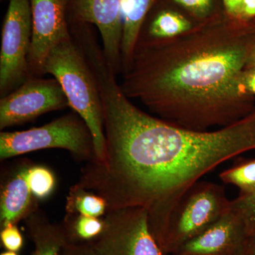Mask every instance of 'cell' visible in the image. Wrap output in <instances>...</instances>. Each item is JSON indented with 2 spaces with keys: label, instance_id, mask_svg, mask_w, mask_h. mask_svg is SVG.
<instances>
[{
  "label": "cell",
  "instance_id": "1",
  "mask_svg": "<svg viewBox=\"0 0 255 255\" xmlns=\"http://www.w3.org/2000/svg\"><path fill=\"white\" fill-rule=\"evenodd\" d=\"M95 75L103 105L105 157L89 161L76 185L103 197L107 211L145 209L159 245L171 213L194 184L223 162L255 150V111L217 130H188L135 107L107 65Z\"/></svg>",
  "mask_w": 255,
  "mask_h": 255
},
{
  "label": "cell",
  "instance_id": "2",
  "mask_svg": "<svg viewBox=\"0 0 255 255\" xmlns=\"http://www.w3.org/2000/svg\"><path fill=\"white\" fill-rule=\"evenodd\" d=\"M255 43V26L228 16L173 38L140 37L119 85L176 127H228L255 111L243 82Z\"/></svg>",
  "mask_w": 255,
  "mask_h": 255
},
{
  "label": "cell",
  "instance_id": "3",
  "mask_svg": "<svg viewBox=\"0 0 255 255\" xmlns=\"http://www.w3.org/2000/svg\"><path fill=\"white\" fill-rule=\"evenodd\" d=\"M44 73L56 79L70 103V107L86 123L93 137L94 160L105 157L104 112L100 89L85 54L70 33L48 53Z\"/></svg>",
  "mask_w": 255,
  "mask_h": 255
},
{
  "label": "cell",
  "instance_id": "4",
  "mask_svg": "<svg viewBox=\"0 0 255 255\" xmlns=\"http://www.w3.org/2000/svg\"><path fill=\"white\" fill-rule=\"evenodd\" d=\"M231 201L222 186L199 181L181 198L169 216L159 246L172 255L229 211Z\"/></svg>",
  "mask_w": 255,
  "mask_h": 255
},
{
  "label": "cell",
  "instance_id": "5",
  "mask_svg": "<svg viewBox=\"0 0 255 255\" xmlns=\"http://www.w3.org/2000/svg\"><path fill=\"white\" fill-rule=\"evenodd\" d=\"M49 148L65 149L78 159L90 161L95 157L92 132L76 112L60 117L43 127L0 133L1 159Z\"/></svg>",
  "mask_w": 255,
  "mask_h": 255
},
{
  "label": "cell",
  "instance_id": "6",
  "mask_svg": "<svg viewBox=\"0 0 255 255\" xmlns=\"http://www.w3.org/2000/svg\"><path fill=\"white\" fill-rule=\"evenodd\" d=\"M32 14L29 0H9L0 50V96L7 95L29 78Z\"/></svg>",
  "mask_w": 255,
  "mask_h": 255
},
{
  "label": "cell",
  "instance_id": "7",
  "mask_svg": "<svg viewBox=\"0 0 255 255\" xmlns=\"http://www.w3.org/2000/svg\"><path fill=\"white\" fill-rule=\"evenodd\" d=\"M103 231L89 242L98 255H167L151 232L148 214L139 207L108 211Z\"/></svg>",
  "mask_w": 255,
  "mask_h": 255
},
{
  "label": "cell",
  "instance_id": "8",
  "mask_svg": "<svg viewBox=\"0 0 255 255\" xmlns=\"http://www.w3.org/2000/svg\"><path fill=\"white\" fill-rule=\"evenodd\" d=\"M70 103L55 78H30L0 100V129L31 122Z\"/></svg>",
  "mask_w": 255,
  "mask_h": 255
},
{
  "label": "cell",
  "instance_id": "9",
  "mask_svg": "<svg viewBox=\"0 0 255 255\" xmlns=\"http://www.w3.org/2000/svg\"><path fill=\"white\" fill-rule=\"evenodd\" d=\"M32 14L30 78L45 75L44 65L50 50L70 33L68 7L70 0H29Z\"/></svg>",
  "mask_w": 255,
  "mask_h": 255
},
{
  "label": "cell",
  "instance_id": "10",
  "mask_svg": "<svg viewBox=\"0 0 255 255\" xmlns=\"http://www.w3.org/2000/svg\"><path fill=\"white\" fill-rule=\"evenodd\" d=\"M122 0H70L68 23L95 26L102 38L107 63L116 75L122 73Z\"/></svg>",
  "mask_w": 255,
  "mask_h": 255
},
{
  "label": "cell",
  "instance_id": "11",
  "mask_svg": "<svg viewBox=\"0 0 255 255\" xmlns=\"http://www.w3.org/2000/svg\"><path fill=\"white\" fill-rule=\"evenodd\" d=\"M249 236L232 209L172 255H243Z\"/></svg>",
  "mask_w": 255,
  "mask_h": 255
},
{
  "label": "cell",
  "instance_id": "12",
  "mask_svg": "<svg viewBox=\"0 0 255 255\" xmlns=\"http://www.w3.org/2000/svg\"><path fill=\"white\" fill-rule=\"evenodd\" d=\"M28 167H21L1 187L0 223L1 228L16 225L38 210L37 199L32 194L27 181Z\"/></svg>",
  "mask_w": 255,
  "mask_h": 255
},
{
  "label": "cell",
  "instance_id": "13",
  "mask_svg": "<svg viewBox=\"0 0 255 255\" xmlns=\"http://www.w3.org/2000/svg\"><path fill=\"white\" fill-rule=\"evenodd\" d=\"M156 1L157 0H122V73L131 59L146 18Z\"/></svg>",
  "mask_w": 255,
  "mask_h": 255
},
{
  "label": "cell",
  "instance_id": "14",
  "mask_svg": "<svg viewBox=\"0 0 255 255\" xmlns=\"http://www.w3.org/2000/svg\"><path fill=\"white\" fill-rule=\"evenodd\" d=\"M26 221L28 234L34 245L31 255H60L64 246L70 241L64 223L50 222L38 209Z\"/></svg>",
  "mask_w": 255,
  "mask_h": 255
},
{
  "label": "cell",
  "instance_id": "15",
  "mask_svg": "<svg viewBox=\"0 0 255 255\" xmlns=\"http://www.w3.org/2000/svg\"><path fill=\"white\" fill-rule=\"evenodd\" d=\"M193 27L192 23L182 14L162 10L152 18L147 28V34L140 35L143 38L165 39L173 38L185 33Z\"/></svg>",
  "mask_w": 255,
  "mask_h": 255
},
{
  "label": "cell",
  "instance_id": "16",
  "mask_svg": "<svg viewBox=\"0 0 255 255\" xmlns=\"http://www.w3.org/2000/svg\"><path fill=\"white\" fill-rule=\"evenodd\" d=\"M108 205L102 196L77 186L70 189L66 204L67 215L80 214L100 218L107 214Z\"/></svg>",
  "mask_w": 255,
  "mask_h": 255
},
{
  "label": "cell",
  "instance_id": "17",
  "mask_svg": "<svg viewBox=\"0 0 255 255\" xmlns=\"http://www.w3.org/2000/svg\"><path fill=\"white\" fill-rule=\"evenodd\" d=\"M70 241L90 242L103 231L104 219L84 215H67L64 221Z\"/></svg>",
  "mask_w": 255,
  "mask_h": 255
},
{
  "label": "cell",
  "instance_id": "18",
  "mask_svg": "<svg viewBox=\"0 0 255 255\" xmlns=\"http://www.w3.org/2000/svg\"><path fill=\"white\" fill-rule=\"evenodd\" d=\"M220 179L226 184L236 186L240 194H247L255 190V159L245 161L223 171Z\"/></svg>",
  "mask_w": 255,
  "mask_h": 255
},
{
  "label": "cell",
  "instance_id": "19",
  "mask_svg": "<svg viewBox=\"0 0 255 255\" xmlns=\"http://www.w3.org/2000/svg\"><path fill=\"white\" fill-rule=\"evenodd\" d=\"M27 181L32 194L37 199H46L55 189L54 174L43 166L28 167Z\"/></svg>",
  "mask_w": 255,
  "mask_h": 255
},
{
  "label": "cell",
  "instance_id": "20",
  "mask_svg": "<svg viewBox=\"0 0 255 255\" xmlns=\"http://www.w3.org/2000/svg\"><path fill=\"white\" fill-rule=\"evenodd\" d=\"M231 209L243 221L248 236L255 237V190L231 200Z\"/></svg>",
  "mask_w": 255,
  "mask_h": 255
},
{
  "label": "cell",
  "instance_id": "21",
  "mask_svg": "<svg viewBox=\"0 0 255 255\" xmlns=\"http://www.w3.org/2000/svg\"><path fill=\"white\" fill-rule=\"evenodd\" d=\"M1 243L8 251L17 253L22 248L23 238L16 225H10L2 228L0 233Z\"/></svg>",
  "mask_w": 255,
  "mask_h": 255
},
{
  "label": "cell",
  "instance_id": "22",
  "mask_svg": "<svg viewBox=\"0 0 255 255\" xmlns=\"http://www.w3.org/2000/svg\"><path fill=\"white\" fill-rule=\"evenodd\" d=\"M195 17L205 19L212 9V0H173Z\"/></svg>",
  "mask_w": 255,
  "mask_h": 255
},
{
  "label": "cell",
  "instance_id": "23",
  "mask_svg": "<svg viewBox=\"0 0 255 255\" xmlns=\"http://www.w3.org/2000/svg\"><path fill=\"white\" fill-rule=\"evenodd\" d=\"M60 255H98L89 242L69 241Z\"/></svg>",
  "mask_w": 255,
  "mask_h": 255
},
{
  "label": "cell",
  "instance_id": "24",
  "mask_svg": "<svg viewBox=\"0 0 255 255\" xmlns=\"http://www.w3.org/2000/svg\"><path fill=\"white\" fill-rule=\"evenodd\" d=\"M223 2L227 16L238 20L243 0H223Z\"/></svg>",
  "mask_w": 255,
  "mask_h": 255
},
{
  "label": "cell",
  "instance_id": "25",
  "mask_svg": "<svg viewBox=\"0 0 255 255\" xmlns=\"http://www.w3.org/2000/svg\"><path fill=\"white\" fill-rule=\"evenodd\" d=\"M255 17V0H243L238 20L248 21Z\"/></svg>",
  "mask_w": 255,
  "mask_h": 255
},
{
  "label": "cell",
  "instance_id": "26",
  "mask_svg": "<svg viewBox=\"0 0 255 255\" xmlns=\"http://www.w3.org/2000/svg\"><path fill=\"white\" fill-rule=\"evenodd\" d=\"M243 82L247 91L255 96V67L246 68L243 73Z\"/></svg>",
  "mask_w": 255,
  "mask_h": 255
},
{
  "label": "cell",
  "instance_id": "27",
  "mask_svg": "<svg viewBox=\"0 0 255 255\" xmlns=\"http://www.w3.org/2000/svg\"><path fill=\"white\" fill-rule=\"evenodd\" d=\"M243 255H255V237L249 238Z\"/></svg>",
  "mask_w": 255,
  "mask_h": 255
},
{
  "label": "cell",
  "instance_id": "28",
  "mask_svg": "<svg viewBox=\"0 0 255 255\" xmlns=\"http://www.w3.org/2000/svg\"><path fill=\"white\" fill-rule=\"evenodd\" d=\"M249 67H255V43L253 48H252L251 55H250L249 60H248V66L247 68Z\"/></svg>",
  "mask_w": 255,
  "mask_h": 255
},
{
  "label": "cell",
  "instance_id": "29",
  "mask_svg": "<svg viewBox=\"0 0 255 255\" xmlns=\"http://www.w3.org/2000/svg\"><path fill=\"white\" fill-rule=\"evenodd\" d=\"M0 255H18L17 253L16 252L13 251H6L4 252V253H1Z\"/></svg>",
  "mask_w": 255,
  "mask_h": 255
}]
</instances>
